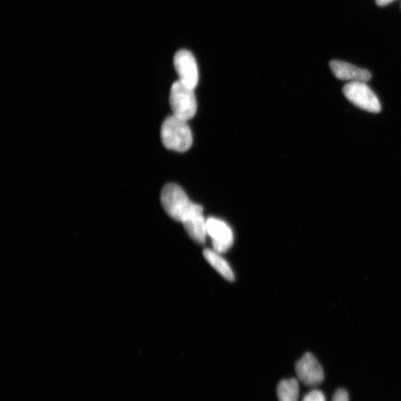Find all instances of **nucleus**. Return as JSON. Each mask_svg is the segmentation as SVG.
Here are the masks:
<instances>
[{"instance_id": "obj_10", "label": "nucleus", "mask_w": 401, "mask_h": 401, "mask_svg": "<svg viewBox=\"0 0 401 401\" xmlns=\"http://www.w3.org/2000/svg\"><path fill=\"white\" fill-rule=\"evenodd\" d=\"M204 256L210 264L225 280L234 282L235 280L234 274L226 261L220 254L214 250L205 249L204 251Z\"/></svg>"}, {"instance_id": "obj_8", "label": "nucleus", "mask_w": 401, "mask_h": 401, "mask_svg": "<svg viewBox=\"0 0 401 401\" xmlns=\"http://www.w3.org/2000/svg\"><path fill=\"white\" fill-rule=\"evenodd\" d=\"M329 66L331 72L340 80L366 83L370 81L372 78V75L368 71L344 61H333L330 62Z\"/></svg>"}, {"instance_id": "obj_6", "label": "nucleus", "mask_w": 401, "mask_h": 401, "mask_svg": "<svg viewBox=\"0 0 401 401\" xmlns=\"http://www.w3.org/2000/svg\"><path fill=\"white\" fill-rule=\"evenodd\" d=\"M207 234L211 237L214 250L219 254L228 251L234 244V234L225 222L214 218L207 219Z\"/></svg>"}, {"instance_id": "obj_5", "label": "nucleus", "mask_w": 401, "mask_h": 401, "mask_svg": "<svg viewBox=\"0 0 401 401\" xmlns=\"http://www.w3.org/2000/svg\"><path fill=\"white\" fill-rule=\"evenodd\" d=\"M173 62L179 77V80L195 90L199 83V74L194 55L188 50H179L174 56Z\"/></svg>"}, {"instance_id": "obj_11", "label": "nucleus", "mask_w": 401, "mask_h": 401, "mask_svg": "<svg viewBox=\"0 0 401 401\" xmlns=\"http://www.w3.org/2000/svg\"><path fill=\"white\" fill-rule=\"evenodd\" d=\"M300 387L295 379H286L277 387L278 401H298Z\"/></svg>"}, {"instance_id": "obj_13", "label": "nucleus", "mask_w": 401, "mask_h": 401, "mask_svg": "<svg viewBox=\"0 0 401 401\" xmlns=\"http://www.w3.org/2000/svg\"><path fill=\"white\" fill-rule=\"evenodd\" d=\"M333 401H350V397L345 390H339L335 392Z\"/></svg>"}, {"instance_id": "obj_9", "label": "nucleus", "mask_w": 401, "mask_h": 401, "mask_svg": "<svg viewBox=\"0 0 401 401\" xmlns=\"http://www.w3.org/2000/svg\"><path fill=\"white\" fill-rule=\"evenodd\" d=\"M184 228L189 237L196 242L205 243L207 234V220L203 215V207L198 205L195 211L192 213L183 222Z\"/></svg>"}, {"instance_id": "obj_14", "label": "nucleus", "mask_w": 401, "mask_h": 401, "mask_svg": "<svg viewBox=\"0 0 401 401\" xmlns=\"http://www.w3.org/2000/svg\"><path fill=\"white\" fill-rule=\"evenodd\" d=\"M394 1V0H376V4L380 6H385Z\"/></svg>"}, {"instance_id": "obj_2", "label": "nucleus", "mask_w": 401, "mask_h": 401, "mask_svg": "<svg viewBox=\"0 0 401 401\" xmlns=\"http://www.w3.org/2000/svg\"><path fill=\"white\" fill-rule=\"evenodd\" d=\"M161 201L167 214L182 223L199 205L192 202L184 190L176 184H168L164 187Z\"/></svg>"}, {"instance_id": "obj_7", "label": "nucleus", "mask_w": 401, "mask_h": 401, "mask_svg": "<svg viewBox=\"0 0 401 401\" xmlns=\"http://www.w3.org/2000/svg\"><path fill=\"white\" fill-rule=\"evenodd\" d=\"M296 373L299 379L308 386L319 385L324 380V372L317 358L306 353L296 364Z\"/></svg>"}, {"instance_id": "obj_4", "label": "nucleus", "mask_w": 401, "mask_h": 401, "mask_svg": "<svg viewBox=\"0 0 401 401\" xmlns=\"http://www.w3.org/2000/svg\"><path fill=\"white\" fill-rule=\"evenodd\" d=\"M343 93L345 97L356 107L373 113L381 110L379 99L365 82H350L344 85Z\"/></svg>"}, {"instance_id": "obj_12", "label": "nucleus", "mask_w": 401, "mask_h": 401, "mask_svg": "<svg viewBox=\"0 0 401 401\" xmlns=\"http://www.w3.org/2000/svg\"><path fill=\"white\" fill-rule=\"evenodd\" d=\"M303 401H326V397L321 391H312L308 393Z\"/></svg>"}, {"instance_id": "obj_3", "label": "nucleus", "mask_w": 401, "mask_h": 401, "mask_svg": "<svg viewBox=\"0 0 401 401\" xmlns=\"http://www.w3.org/2000/svg\"><path fill=\"white\" fill-rule=\"evenodd\" d=\"M170 103L173 115L185 120L194 117L197 110V103L194 89L190 88L180 80L171 87Z\"/></svg>"}, {"instance_id": "obj_1", "label": "nucleus", "mask_w": 401, "mask_h": 401, "mask_svg": "<svg viewBox=\"0 0 401 401\" xmlns=\"http://www.w3.org/2000/svg\"><path fill=\"white\" fill-rule=\"evenodd\" d=\"M162 141L170 150L184 152L193 145V135L187 121L175 115L167 118L161 129Z\"/></svg>"}]
</instances>
